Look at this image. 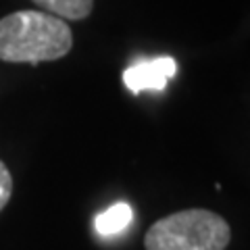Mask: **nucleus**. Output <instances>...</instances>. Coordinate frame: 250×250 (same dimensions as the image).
Masks as SVG:
<instances>
[{
	"instance_id": "f257e3e1",
	"label": "nucleus",
	"mask_w": 250,
	"mask_h": 250,
	"mask_svg": "<svg viewBox=\"0 0 250 250\" xmlns=\"http://www.w3.org/2000/svg\"><path fill=\"white\" fill-rule=\"evenodd\" d=\"M71 46L69 25L44 11H17L0 19V61L36 65L62 59Z\"/></svg>"
},
{
	"instance_id": "f03ea898",
	"label": "nucleus",
	"mask_w": 250,
	"mask_h": 250,
	"mask_svg": "<svg viewBox=\"0 0 250 250\" xmlns=\"http://www.w3.org/2000/svg\"><path fill=\"white\" fill-rule=\"evenodd\" d=\"M231 231L223 217L190 208L163 217L146 231V250H225Z\"/></svg>"
},
{
	"instance_id": "7ed1b4c3",
	"label": "nucleus",
	"mask_w": 250,
	"mask_h": 250,
	"mask_svg": "<svg viewBox=\"0 0 250 250\" xmlns=\"http://www.w3.org/2000/svg\"><path fill=\"white\" fill-rule=\"evenodd\" d=\"M177 73V62L171 57H156L134 62L123 71V83L131 94L146 90L161 92L167 88V82Z\"/></svg>"
},
{
	"instance_id": "20e7f679",
	"label": "nucleus",
	"mask_w": 250,
	"mask_h": 250,
	"mask_svg": "<svg viewBox=\"0 0 250 250\" xmlns=\"http://www.w3.org/2000/svg\"><path fill=\"white\" fill-rule=\"evenodd\" d=\"M134 219V210L127 202H117L111 208H106L104 213H100L96 219H94V228H96L98 236L103 238H111L121 233Z\"/></svg>"
},
{
	"instance_id": "39448f33",
	"label": "nucleus",
	"mask_w": 250,
	"mask_h": 250,
	"mask_svg": "<svg viewBox=\"0 0 250 250\" xmlns=\"http://www.w3.org/2000/svg\"><path fill=\"white\" fill-rule=\"evenodd\" d=\"M34 2L44 13L71 21L85 19L94 9V0H34Z\"/></svg>"
},
{
	"instance_id": "423d86ee",
	"label": "nucleus",
	"mask_w": 250,
	"mask_h": 250,
	"mask_svg": "<svg viewBox=\"0 0 250 250\" xmlns=\"http://www.w3.org/2000/svg\"><path fill=\"white\" fill-rule=\"evenodd\" d=\"M11 194H13V177H11V171L6 169V165L0 161V210L6 207V202L11 200Z\"/></svg>"
}]
</instances>
